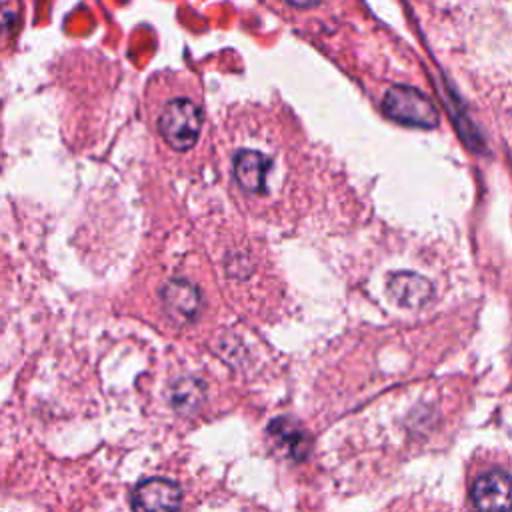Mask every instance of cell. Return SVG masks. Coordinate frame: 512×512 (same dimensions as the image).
<instances>
[{
	"instance_id": "4",
	"label": "cell",
	"mask_w": 512,
	"mask_h": 512,
	"mask_svg": "<svg viewBox=\"0 0 512 512\" xmlns=\"http://www.w3.org/2000/svg\"><path fill=\"white\" fill-rule=\"evenodd\" d=\"M134 512H176L180 508V486L166 478H148L132 490Z\"/></svg>"
},
{
	"instance_id": "9",
	"label": "cell",
	"mask_w": 512,
	"mask_h": 512,
	"mask_svg": "<svg viewBox=\"0 0 512 512\" xmlns=\"http://www.w3.org/2000/svg\"><path fill=\"white\" fill-rule=\"evenodd\" d=\"M292 6H298V8H308L312 4H318L320 0H288Z\"/></svg>"
},
{
	"instance_id": "1",
	"label": "cell",
	"mask_w": 512,
	"mask_h": 512,
	"mask_svg": "<svg viewBox=\"0 0 512 512\" xmlns=\"http://www.w3.org/2000/svg\"><path fill=\"white\" fill-rule=\"evenodd\" d=\"M148 116L162 142L176 150H190L202 130V108L186 94H156L148 98Z\"/></svg>"
},
{
	"instance_id": "3",
	"label": "cell",
	"mask_w": 512,
	"mask_h": 512,
	"mask_svg": "<svg viewBox=\"0 0 512 512\" xmlns=\"http://www.w3.org/2000/svg\"><path fill=\"white\" fill-rule=\"evenodd\" d=\"M470 496L478 512H512V476L496 468L482 472Z\"/></svg>"
},
{
	"instance_id": "8",
	"label": "cell",
	"mask_w": 512,
	"mask_h": 512,
	"mask_svg": "<svg viewBox=\"0 0 512 512\" xmlns=\"http://www.w3.org/2000/svg\"><path fill=\"white\" fill-rule=\"evenodd\" d=\"M268 434L294 460H302L306 456L308 448H310V442H308L306 434L298 428L296 422H292L288 418L272 420V424L268 426Z\"/></svg>"
},
{
	"instance_id": "6",
	"label": "cell",
	"mask_w": 512,
	"mask_h": 512,
	"mask_svg": "<svg viewBox=\"0 0 512 512\" xmlns=\"http://www.w3.org/2000/svg\"><path fill=\"white\" fill-rule=\"evenodd\" d=\"M270 160L256 150H240L234 156V178L246 192H262Z\"/></svg>"
},
{
	"instance_id": "2",
	"label": "cell",
	"mask_w": 512,
	"mask_h": 512,
	"mask_svg": "<svg viewBox=\"0 0 512 512\" xmlns=\"http://www.w3.org/2000/svg\"><path fill=\"white\" fill-rule=\"evenodd\" d=\"M382 110L388 118L404 126L416 128H436L438 126V112L430 98L416 88L396 84L392 86L384 100Z\"/></svg>"
},
{
	"instance_id": "7",
	"label": "cell",
	"mask_w": 512,
	"mask_h": 512,
	"mask_svg": "<svg viewBox=\"0 0 512 512\" xmlns=\"http://www.w3.org/2000/svg\"><path fill=\"white\" fill-rule=\"evenodd\" d=\"M392 298L408 308H420L432 296V284L414 272H396L388 280Z\"/></svg>"
},
{
	"instance_id": "5",
	"label": "cell",
	"mask_w": 512,
	"mask_h": 512,
	"mask_svg": "<svg viewBox=\"0 0 512 512\" xmlns=\"http://www.w3.org/2000/svg\"><path fill=\"white\" fill-rule=\"evenodd\" d=\"M162 300L166 312L176 322H190L200 308V294L186 280H170L162 290Z\"/></svg>"
}]
</instances>
